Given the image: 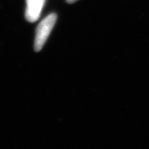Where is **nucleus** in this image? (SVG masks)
I'll use <instances>...</instances> for the list:
<instances>
[{"instance_id": "f257e3e1", "label": "nucleus", "mask_w": 149, "mask_h": 149, "mask_svg": "<svg viewBox=\"0 0 149 149\" xmlns=\"http://www.w3.org/2000/svg\"><path fill=\"white\" fill-rule=\"evenodd\" d=\"M57 21V15L51 13L46 17L40 22L37 28L35 40V51L37 52L42 50L51 34L52 30Z\"/></svg>"}, {"instance_id": "f03ea898", "label": "nucleus", "mask_w": 149, "mask_h": 149, "mask_svg": "<svg viewBox=\"0 0 149 149\" xmlns=\"http://www.w3.org/2000/svg\"><path fill=\"white\" fill-rule=\"evenodd\" d=\"M44 3L45 0H26L25 17L28 22L33 23L38 20Z\"/></svg>"}, {"instance_id": "7ed1b4c3", "label": "nucleus", "mask_w": 149, "mask_h": 149, "mask_svg": "<svg viewBox=\"0 0 149 149\" xmlns=\"http://www.w3.org/2000/svg\"><path fill=\"white\" fill-rule=\"evenodd\" d=\"M66 2L68 3H73L74 2H76V1H77L78 0H66Z\"/></svg>"}]
</instances>
